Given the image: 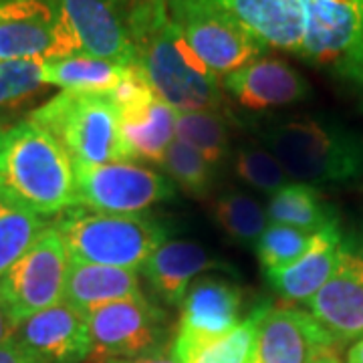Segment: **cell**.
<instances>
[{"instance_id":"obj_10","label":"cell","mask_w":363,"mask_h":363,"mask_svg":"<svg viewBox=\"0 0 363 363\" xmlns=\"http://www.w3.org/2000/svg\"><path fill=\"white\" fill-rule=\"evenodd\" d=\"M93 362L138 357L160 350L164 313L143 295L104 305L87 315Z\"/></svg>"},{"instance_id":"obj_29","label":"cell","mask_w":363,"mask_h":363,"mask_svg":"<svg viewBox=\"0 0 363 363\" xmlns=\"http://www.w3.org/2000/svg\"><path fill=\"white\" fill-rule=\"evenodd\" d=\"M234 172L240 180L262 194L274 196L289 186L281 162L262 143H242L234 156Z\"/></svg>"},{"instance_id":"obj_36","label":"cell","mask_w":363,"mask_h":363,"mask_svg":"<svg viewBox=\"0 0 363 363\" xmlns=\"http://www.w3.org/2000/svg\"><path fill=\"white\" fill-rule=\"evenodd\" d=\"M347 363H363V339L351 347L350 355H347Z\"/></svg>"},{"instance_id":"obj_19","label":"cell","mask_w":363,"mask_h":363,"mask_svg":"<svg viewBox=\"0 0 363 363\" xmlns=\"http://www.w3.org/2000/svg\"><path fill=\"white\" fill-rule=\"evenodd\" d=\"M224 267L226 264L192 240H166L150 255L142 271L157 297L168 305H178L198 274Z\"/></svg>"},{"instance_id":"obj_27","label":"cell","mask_w":363,"mask_h":363,"mask_svg":"<svg viewBox=\"0 0 363 363\" xmlns=\"http://www.w3.org/2000/svg\"><path fill=\"white\" fill-rule=\"evenodd\" d=\"M47 228L45 216L0 198V279Z\"/></svg>"},{"instance_id":"obj_23","label":"cell","mask_w":363,"mask_h":363,"mask_svg":"<svg viewBox=\"0 0 363 363\" xmlns=\"http://www.w3.org/2000/svg\"><path fill=\"white\" fill-rule=\"evenodd\" d=\"M267 216L274 224L293 226L305 233H321L337 226V212L309 184H289L271 196Z\"/></svg>"},{"instance_id":"obj_9","label":"cell","mask_w":363,"mask_h":363,"mask_svg":"<svg viewBox=\"0 0 363 363\" xmlns=\"http://www.w3.org/2000/svg\"><path fill=\"white\" fill-rule=\"evenodd\" d=\"M73 169L79 206L104 214H142L176 194L169 178L133 162L73 166Z\"/></svg>"},{"instance_id":"obj_14","label":"cell","mask_w":363,"mask_h":363,"mask_svg":"<svg viewBox=\"0 0 363 363\" xmlns=\"http://www.w3.org/2000/svg\"><path fill=\"white\" fill-rule=\"evenodd\" d=\"M14 339L40 363H81L91 355L87 315L65 301L21 321Z\"/></svg>"},{"instance_id":"obj_24","label":"cell","mask_w":363,"mask_h":363,"mask_svg":"<svg viewBox=\"0 0 363 363\" xmlns=\"http://www.w3.org/2000/svg\"><path fill=\"white\" fill-rule=\"evenodd\" d=\"M128 67V65H125ZM125 67L95 59L89 55H71L43 61V83L73 91H113L125 75Z\"/></svg>"},{"instance_id":"obj_13","label":"cell","mask_w":363,"mask_h":363,"mask_svg":"<svg viewBox=\"0 0 363 363\" xmlns=\"http://www.w3.org/2000/svg\"><path fill=\"white\" fill-rule=\"evenodd\" d=\"M309 315L335 343L363 335V248L345 242L337 269L309 301Z\"/></svg>"},{"instance_id":"obj_26","label":"cell","mask_w":363,"mask_h":363,"mask_svg":"<svg viewBox=\"0 0 363 363\" xmlns=\"http://www.w3.org/2000/svg\"><path fill=\"white\" fill-rule=\"evenodd\" d=\"M176 138L208 160L214 168L228 156L230 128L218 111H178Z\"/></svg>"},{"instance_id":"obj_34","label":"cell","mask_w":363,"mask_h":363,"mask_svg":"<svg viewBox=\"0 0 363 363\" xmlns=\"http://www.w3.org/2000/svg\"><path fill=\"white\" fill-rule=\"evenodd\" d=\"M104 363H180L176 359L174 351L157 350L152 353H143L138 357H125V359H109Z\"/></svg>"},{"instance_id":"obj_5","label":"cell","mask_w":363,"mask_h":363,"mask_svg":"<svg viewBox=\"0 0 363 363\" xmlns=\"http://www.w3.org/2000/svg\"><path fill=\"white\" fill-rule=\"evenodd\" d=\"M65 150L73 166L128 162L121 143V111L109 91L65 89L30 113Z\"/></svg>"},{"instance_id":"obj_39","label":"cell","mask_w":363,"mask_h":363,"mask_svg":"<svg viewBox=\"0 0 363 363\" xmlns=\"http://www.w3.org/2000/svg\"><path fill=\"white\" fill-rule=\"evenodd\" d=\"M362 109H363V99H362Z\"/></svg>"},{"instance_id":"obj_6","label":"cell","mask_w":363,"mask_h":363,"mask_svg":"<svg viewBox=\"0 0 363 363\" xmlns=\"http://www.w3.org/2000/svg\"><path fill=\"white\" fill-rule=\"evenodd\" d=\"M301 59L363 87V0H303Z\"/></svg>"},{"instance_id":"obj_15","label":"cell","mask_w":363,"mask_h":363,"mask_svg":"<svg viewBox=\"0 0 363 363\" xmlns=\"http://www.w3.org/2000/svg\"><path fill=\"white\" fill-rule=\"evenodd\" d=\"M81 55L131 65L138 61L123 11L111 0H59Z\"/></svg>"},{"instance_id":"obj_28","label":"cell","mask_w":363,"mask_h":363,"mask_svg":"<svg viewBox=\"0 0 363 363\" xmlns=\"http://www.w3.org/2000/svg\"><path fill=\"white\" fill-rule=\"evenodd\" d=\"M269 309V303L259 305L245 321L234 327L230 333L210 341L202 350L194 351L184 363H248L255 347V337L262 315Z\"/></svg>"},{"instance_id":"obj_38","label":"cell","mask_w":363,"mask_h":363,"mask_svg":"<svg viewBox=\"0 0 363 363\" xmlns=\"http://www.w3.org/2000/svg\"><path fill=\"white\" fill-rule=\"evenodd\" d=\"M111 2H113L116 6H119L121 11H123V6H125V2H128V0H111Z\"/></svg>"},{"instance_id":"obj_4","label":"cell","mask_w":363,"mask_h":363,"mask_svg":"<svg viewBox=\"0 0 363 363\" xmlns=\"http://www.w3.org/2000/svg\"><path fill=\"white\" fill-rule=\"evenodd\" d=\"M262 145L298 184H341L363 174V140L323 119H293L259 133Z\"/></svg>"},{"instance_id":"obj_11","label":"cell","mask_w":363,"mask_h":363,"mask_svg":"<svg viewBox=\"0 0 363 363\" xmlns=\"http://www.w3.org/2000/svg\"><path fill=\"white\" fill-rule=\"evenodd\" d=\"M240 289L224 279L198 277L182 301L180 329L174 341V355L184 363L194 351L230 333L238 321Z\"/></svg>"},{"instance_id":"obj_32","label":"cell","mask_w":363,"mask_h":363,"mask_svg":"<svg viewBox=\"0 0 363 363\" xmlns=\"http://www.w3.org/2000/svg\"><path fill=\"white\" fill-rule=\"evenodd\" d=\"M43 61L45 59H21L0 63V107L23 101L45 85Z\"/></svg>"},{"instance_id":"obj_12","label":"cell","mask_w":363,"mask_h":363,"mask_svg":"<svg viewBox=\"0 0 363 363\" xmlns=\"http://www.w3.org/2000/svg\"><path fill=\"white\" fill-rule=\"evenodd\" d=\"M331 355H337L335 339L309 313L269 305L248 363H321Z\"/></svg>"},{"instance_id":"obj_20","label":"cell","mask_w":363,"mask_h":363,"mask_svg":"<svg viewBox=\"0 0 363 363\" xmlns=\"http://www.w3.org/2000/svg\"><path fill=\"white\" fill-rule=\"evenodd\" d=\"M345 240L339 226L325 228L315 234L311 248L295 262L264 271L267 281L286 301H309L329 281L337 269Z\"/></svg>"},{"instance_id":"obj_31","label":"cell","mask_w":363,"mask_h":363,"mask_svg":"<svg viewBox=\"0 0 363 363\" xmlns=\"http://www.w3.org/2000/svg\"><path fill=\"white\" fill-rule=\"evenodd\" d=\"M315 234L271 222L255 247L262 269L264 271L281 269L301 259L311 248Z\"/></svg>"},{"instance_id":"obj_7","label":"cell","mask_w":363,"mask_h":363,"mask_svg":"<svg viewBox=\"0 0 363 363\" xmlns=\"http://www.w3.org/2000/svg\"><path fill=\"white\" fill-rule=\"evenodd\" d=\"M169 18L192 51L216 75L226 77L264 52V45L210 0H166Z\"/></svg>"},{"instance_id":"obj_16","label":"cell","mask_w":363,"mask_h":363,"mask_svg":"<svg viewBox=\"0 0 363 363\" xmlns=\"http://www.w3.org/2000/svg\"><path fill=\"white\" fill-rule=\"evenodd\" d=\"M59 16V0H0V63L49 59Z\"/></svg>"},{"instance_id":"obj_17","label":"cell","mask_w":363,"mask_h":363,"mask_svg":"<svg viewBox=\"0 0 363 363\" xmlns=\"http://www.w3.org/2000/svg\"><path fill=\"white\" fill-rule=\"evenodd\" d=\"M222 85L248 109L285 107L305 101L311 95V85L297 69L271 57H259L222 77Z\"/></svg>"},{"instance_id":"obj_33","label":"cell","mask_w":363,"mask_h":363,"mask_svg":"<svg viewBox=\"0 0 363 363\" xmlns=\"http://www.w3.org/2000/svg\"><path fill=\"white\" fill-rule=\"evenodd\" d=\"M0 363H40L35 355H30L28 351L16 341L11 339L4 345H0Z\"/></svg>"},{"instance_id":"obj_2","label":"cell","mask_w":363,"mask_h":363,"mask_svg":"<svg viewBox=\"0 0 363 363\" xmlns=\"http://www.w3.org/2000/svg\"><path fill=\"white\" fill-rule=\"evenodd\" d=\"M0 198L45 218L77 204L71 160L30 117L0 128Z\"/></svg>"},{"instance_id":"obj_22","label":"cell","mask_w":363,"mask_h":363,"mask_svg":"<svg viewBox=\"0 0 363 363\" xmlns=\"http://www.w3.org/2000/svg\"><path fill=\"white\" fill-rule=\"evenodd\" d=\"M135 295H142L138 271L99 264H69L63 301L77 311L89 315L104 305Z\"/></svg>"},{"instance_id":"obj_37","label":"cell","mask_w":363,"mask_h":363,"mask_svg":"<svg viewBox=\"0 0 363 363\" xmlns=\"http://www.w3.org/2000/svg\"><path fill=\"white\" fill-rule=\"evenodd\" d=\"M321 363H339V357L337 355H331V357H327V359H323Z\"/></svg>"},{"instance_id":"obj_21","label":"cell","mask_w":363,"mask_h":363,"mask_svg":"<svg viewBox=\"0 0 363 363\" xmlns=\"http://www.w3.org/2000/svg\"><path fill=\"white\" fill-rule=\"evenodd\" d=\"M119 111L125 157L162 164L176 135L178 111L157 95Z\"/></svg>"},{"instance_id":"obj_25","label":"cell","mask_w":363,"mask_h":363,"mask_svg":"<svg viewBox=\"0 0 363 363\" xmlns=\"http://www.w3.org/2000/svg\"><path fill=\"white\" fill-rule=\"evenodd\" d=\"M212 218L220 230L240 247H257L269 226L267 210L259 200L240 190H226L212 202Z\"/></svg>"},{"instance_id":"obj_35","label":"cell","mask_w":363,"mask_h":363,"mask_svg":"<svg viewBox=\"0 0 363 363\" xmlns=\"http://www.w3.org/2000/svg\"><path fill=\"white\" fill-rule=\"evenodd\" d=\"M18 325L14 323L13 317L6 313L4 305L0 303V345H4L6 341H11L14 337V331H16Z\"/></svg>"},{"instance_id":"obj_8","label":"cell","mask_w":363,"mask_h":363,"mask_svg":"<svg viewBox=\"0 0 363 363\" xmlns=\"http://www.w3.org/2000/svg\"><path fill=\"white\" fill-rule=\"evenodd\" d=\"M69 264L63 238L49 224L35 245L0 279V303L14 323L63 301Z\"/></svg>"},{"instance_id":"obj_30","label":"cell","mask_w":363,"mask_h":363,"mask_svg":"<svg viewBox=\"0 0 363 363\" xmlns=\"http://www.w3.org/2000/svg\"><path fill=\"white\" fill-rule=\"evenodd\" d=\"M164 169L168 172L169 180L174 182L182 192L192 198H202L210 192L214 182V166L188 147L186 143L172 142L162 162Z\"/></svg>"},{"instance_id":"obj_1","label":"cell","mask_w":363,"mask_h":363,"mask_svg":"<svg viewBox=\"0 0 363 363\" xmlns=\"http://www.w3.org/2000/svg\"><path fill=\"white\" fill-rule=\"evenodd\" d=\"M125 25L152 89L176 111L222 107L218 77L192 51L169 18L166 0H128Z\"/></svg>"},{"instance_id":"obj_18","label":"cell","mask_w":363,"mask_h":363,"mask_svg":"<svg viewBox=\"0 0 363 363\" xmlns=\"http://www.w3.org/2000/svg\"><path fill=\"white\" fill-rule=\"evenodd\" d=\"M264 47L301 55L305 39L303 0H210Z\"/></svg>"},{"instance_id":"obj_3","label":"cell","mask_w":363,"mask_h":363,"mask_svg":"<svg viewBox=\"0 0 363 363\" xmlns=\"http://www.w3.org/2000/svg\"><path fill=\"white\" fill-rule=\"evenodd\" d=\"M69 260L140 271L168 238V228L147 214H104L85 206L67 208L52 224Z\"/></svg>"}]
</instances>
